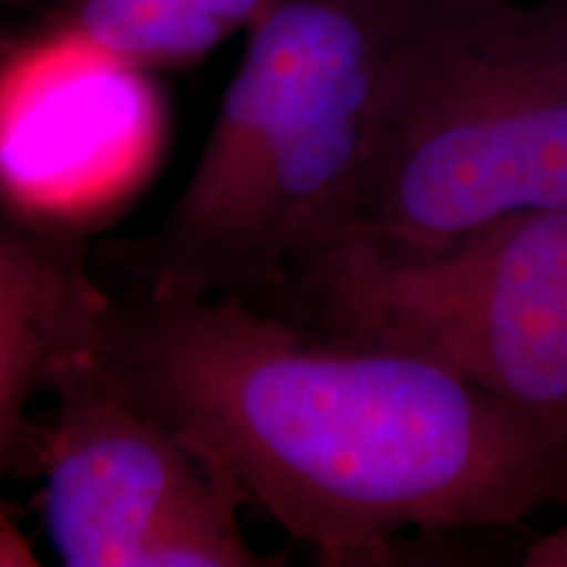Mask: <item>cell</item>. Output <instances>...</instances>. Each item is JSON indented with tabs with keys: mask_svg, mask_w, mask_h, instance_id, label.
I'll return each mask as SVG.
<instances>
[{
	"mask_svg": "<svg viewBox=\"0 0 567 567\" xmlns=\"http://www.w3.org/2000/svg\"><path fill=\"white\" fill-rule=\"evenodd\" d=\"M105 352L321 565H386L408 530L509 526L567 499L551 423L431 360L243 297L113 300Z\"/></svg>",
	"mask_w": 567,
	"mask_h": 567,
	"instance_id": "1",
	"label": "cell"
},
{
	"mask_svg": "<svg viewBox=\"0 0 567 567\" xmlns=\"http://www.w3.org/2000/svg\"><path fill=\"white\" fill-rule=\"evenodd\" d=\"M425 0H276L151 245L161 297L281 295L344 231L389 61Z\"/></svg>",
	"mask_w": 567,
	"mask_h": 567,
	"instance_id": "2",
	"label": "cell"
},
{
	"mask_svg": "<svg viewBox=\"0 0 567 567\" xmlns=\"http://www.w3.org/2000/svg\"><path fill=\"white\" fill-rule=\"evenodd\" d=\"M557 208L567 0H425L389 61L339 237L436 252L515 213Z\"/></svg>",
	"mask_w": 567,
	"mask_h": 567,
	"instance_id": "3",
	"label": "cell"
},
{
	"mask_svg": "<svg viewBox=\"0 0 567 567\" xmlns=\"http://www.w3.org/2000/svg\"><path fill=\"white\" fill-rule=\"evenodd\" d=\"M287 292L321 334L431 360L567 436V208L515 213L436 252L339 237Z\"/></svg>",
	"mask_w": 567,
	"mask_h": 567,
	"instance_id": "4",
	"label": "cell"
},
{
	"mask_svg": "<svg viewBox=\"0 0 567 567\" xmlns=\"http://www.w3.org/2000/svg\"><path fill=\"white\" fill-rule=\"evenodd\" d=\"M53 394L42 517L63 565H271L239 526L243 492L132 392L105 342L71 360Z\"/></svg>",
	"mask_w": 567,
	"mask_h": 567,
	"instance_id": "5",
	"label": "cell"
},
{
	"mask_svg": "<svg viewBox=\"0 0 567 567\" xmlns=\"http://www.w3.org/2000/svg\"><path fill=\"white\" fill-rule=\"evenodd\" d=\"M111 305L76 237L0 213V478L24 442L34 396L105 342Z\"/></svg>",
	"mask_w": 567,
	"mask_h": 567,
	"instance_id": "6",
	"label": "cell"
},
{
	"mask_svg": "<svg viewBox=\"0 0 567 567\" xmlns=\"http://www.w3.org/2000/svg\"><path fill=\"white\" fill-rule=\"evenodd\" d=\"M276 0H53V32L130 69L187 66L250 32Z\"/></svg>",
	"mask_w": 567,
	"mask_h": 567,
	"instance_id": "7",
	"label": "cell"
},
{
	"mask_svg": "<svg viewBox=\"0 0 567 567\" xmlns=\"http://www.w3.org/2000/svg\"><path fill=\"white\" fill-rule=\"evenodd\" d=\"M40 559L34 557V549L19 523L13 520L6 509V502L0 499V567H32Z\"/></svg>",
	"mask_w": 567,
	"mask_h": 567,
	"instance_id": "8",
	"label": "cell"
},
{
	"mask_svg": "<svg viewBox=\"0 0 567 567\" xmlns=\"http://www.w3.org/2000/svg\"><path fill=\"white\" fill-rule=\"evenodd\" d=\"M567 507V499H565ZM526 567H567V520L563 526L542 536L538 542L530 544L523 557Z\"/></svg>",
	"mask_w": 567,
	"mask_h": 567,
	"instance_id": "9",
	"label": "cell"
}]
</instances>
